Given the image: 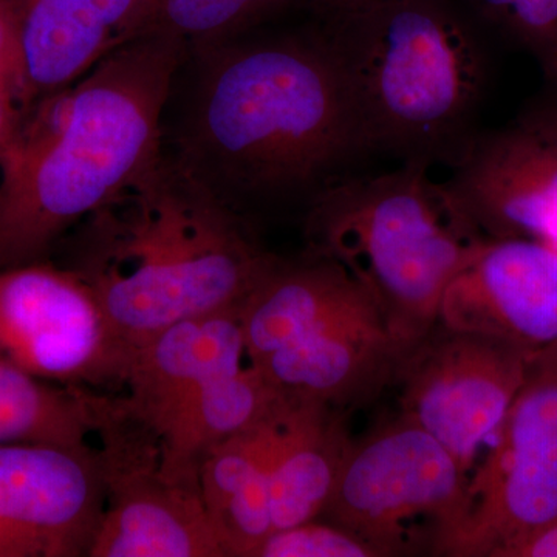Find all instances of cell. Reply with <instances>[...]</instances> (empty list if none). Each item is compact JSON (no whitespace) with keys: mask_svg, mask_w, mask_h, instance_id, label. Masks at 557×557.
I'll return each mask as SVG.
<instances>
[{"mask_svg":"<svg viewBox=\"0 0 557 557\" xmlns=\"http://www.w3.org/2000/svg\"><path fill=\"white\" fill-rule=\"evenodd\" d=\"M252 30L185 44L161 119V152L247 222L259 209L309 208L368 152L324 28Z\"/></svg>","mask_w":557,"mask_h":557,"instance_id":"obj_1","label":"cell"},{"mask_svg":"<svg viewBox=\"0 0 557 557\" xmlns=\"http://www.w3.org/2000/svg\"><path fill=\"white\" fill-rule=\"evenodd\" d=\"M183 46L157 28L33 106L0 161V271L50 260L70 231L160 160Z\"/></svg>","mask_w":557,"mask_h":557,"instance_id":"obj_2","label":"cell"},{"mask_svg":"<svg viewBox=\"0 0 557 557\" xmlns=\"http://www.w3.org/2000/svg\"><path fill=\"white\" fill-rule=\"evenodd\" d=\"M60 249L132 348L175 322L239 307L276 258L163 152Z\"/></svg>","mask_w":557,"mask_h":557,"instance_id":"obj_3","label":"cell"},{"mask_svg":"<svg viewBox=\"0 0 557 557\" xmlns=\"http://www.w3.org/2000/svg\"><path fill=\"white\" fill-rule=\"evenodd\" d=\"M368 150L456 163L474 137L490 60L458 0H369L324 27Z\"/></svg>","mask_w":557,"mask_h":557,"instance_id":"obj_4","label":"cell"},{"mask_svg":"<svg viewBox=\"0 0 557 557\" xmlns=\"http://www.w3.org/2000/svg\"><path fill=\"white\" fill-rule=\"evenodd\" d=\"M306 233L310 252L369 293L406 355L438 324L446 288L483 239L420 163L332 183L307 208Z\"/></svg>","mask_w":557,"mask_h":557,"instance_id":"obj_5","label":"cell"},{"mask_svg":"<svg viewBox=\"0 0 557 557\" xmlns=\"http://www.w3.org/2000/svg\"><path fill=\"white\" fill-rule=\"evenodd\" d=\"M469 474L438 440L401 413L354 442L319 520L379 557L449 556Z\"/></svg>","mask_w":557,"mask_h":557,"instance_id":"obj_6","label":"cell"},{"mask_svg":"<svg viewBox=\"0 0 557 557\" xmlns=\"http://www.w3.org/2000/svg\"><path fill=\"white\" fill-rule=\"evenodd\" d=\"M557 519V347L531 358L490 449L469 475L449 556L498 557Z\"/></svg>","mask_w":557,"mask_h":557,"instance_id":"obj_7","label":"cell"},{"mask_svg":"<svg viewBox=\"0 0 557 557\" xmlns=\"http://www.w3.org/2000/svg\"><path fill=\"white\" fill-rule=\"evenodd\" d=\"M135 348L75 271L53 260L0 271V358L33 379L124 388Z\"/></svg>","mask_w":557,"mask_h":557,"instance_id":"obj_8","label":"cell"},{"mask_svg":"<svg viewBox=\"0 0 557 557\" xmlns=\"http://www.w3.org/2000/svg\"><path fill=\"white\" fill-rule=\"evenodd\" d=\"M533 357L493 336L437 324L399 364V413L438 440L471 475Z\"/></svg>","mask_w":557,"mask_h":557,"instance_id":"obj_9","label":"cell"},{"mask_svg":"<svg viewBox=\"0 0 557 557\" xmlns=\"http://www.w3.org/2000/svg\"><path fill=\"white\" fill-rule=\"evenodd\" d=\"M100 449L108 498L87 557H225L199 487L161 472L149 431L123 417Z\"/></svg>","mask_w":557,"mask_h":557,"instance_id":"obj_10","label":"cell"},{"mask_svg":"<svg viewBox=\"0 0 557 557\" xmlns=\"http://www.w3.org/2000/svg\"><path fill=\"white\" fill-rule=\"evenodd\" d=\"M446 183L483 239H528L557 251V104L475 134Z\"/></svg>","mask_w":557,"mask_h":557,"instance_id":"obj_11","label":"cell"},{"mask_svg":"<svg viewBox=\"0 0 557 557\" xmlns=\"http://www.w3.org/2000/svg\"><path fill=\"white\" fill-rule=\"evenodd\" d=\"M106 498L100 446L0 445V557L89 556Z\"/></svg>","mask_w":557,"mask_h":557,"instance_id":"obj_12","label":"cell"},{"mask_svg":"<svg viewBox=\"0 0 557 557\" xmlns=\"http://www.w3.org/2000/svg\"><path fill=\"white\" fill-rule=\"evenodd\" d=\"M438 324L537 355L557 347V251L528 239H482L446 288Z\"/></svg>","mask_w":557,"mask_h":557,"instance_id":"obj_13","label":"cell"},{"mask_svg":"<svg viewBox=\"0 0 557 557\" xmlns=\"http://www.w3.org/2000/svg\"><path fill=\"white\" fill-rule=\"evenodd\" d=\"M405 357L380 311L368 310L311 330L251 366L289 399L347 410L394 384Z\"/></svg>","mask_w":557,"mask_h":557,"instance_id":"obj_14","label":"cell"},{"mask_svg":"<svg viewBox=\"0 0 557 557\" xmlns=\"http://www.w3.org/2000/svg\"><path fill=\"white\" fill-rule=\"evenodd\" d=\"M30 104L161 27L153 0H16ZM30 108V109H32Z\"/></svg>","mask_w":557,"mask_h":557,"instance_id":"obj_15","label":"cell"},{"mask_svg":"<svg viewBox=\"0 0 557 557\" xmlns=\"http://www.w3.org/2000/svg\"><path fill=\"white\" fill-rule=\"evenodd\" d=\"M245 357L239 307L175 322L135 348L124 410L157 438L196 392L244 368Z\"/></svg>","mask_w":557,"mask_h":557,"instance_id":"obj_16","label":"cell"},{"mask_svg":"<svg viewBox=\"0 0 557 557\" xmlns=\"http://www.w3.org/2000/svg\"><path fill=\"white\" fill-rule=\"evenodd\" d=\"M379 309L339 263L309 255L274 258L239 306L249 364L296 343L333 319Z\"/></svg>","mask_w":557,"mask_h":557,"instance_id":"obj_17","label":"cell"},{"mask_svg":"<svg viewBox=\"0 0 557 557\" xmlns=\"http://www.w3.org/2000/svg\"><path fill=\"white\" fill-rule=\"evenodd\" d=\"M354 440L346 410L293 399L278 424L269 468L273 531L318 519L324 511Z\"/></svg>","mask_w":557,"mask_h":557,"instance_id":"obj_18","label":"cell"},{"mask_svg":"<svg viewBox=\"0 0 557 557\" xmlns=\"http://www.w3.org/2000/svg\"><path fill=\"white\" fill-rule=\"evenodd\" d=\"M292 401L255 366L220 376L196 392L161 429V472L199 487L200 463L209 449L281 417Z\"/></svg>","mask_w":557,"mask_h":557,"instance_id":"obj_19","label":"cell"},{"mask_svg":"<svg viewBox=\"0 0 557 557\" xmlns=\"http://www.w3.org/2000/svg\"><path fill=\"white\" fill-rule=\"evenodd\" d=\"M123 413L120 398L33 379L0 358V445L53 443L94 449V435Z\"/></svg>","mask_w":557,"mask_h":557,"instance_id":"obj_20","label":"cell"},{"mask_svg":"<svg viewBox=\"0 0 557 557\" xmlns=\"http://www.w3.org/2000/svg\"><path fill=\"white\" fill-rule=\"evenodd\" d=\"M287 410L219 443L201 460V500L215 530L237 544L260 541L273 528L269 468L278 424Z\"/></svg>","mask_w":557,"mask_h":557,"instance_id":"obj_21","label":"cell"},{"mask_svg":"<svg viewBox=\"0 0 557 557\" xmlns=\"http://www.w3.org/2000/svg\"><path fill=\"white\" fill-rule=\"evenodd\" d=\"M161 27L185 44L215 42L240 35L293 3L310 0H153Z\"/></svg>","mask_w":557,"mask_h":557,"instance_id":"obj_22","label":"cell"},{"mask_svg":"<svg viewBox=\"0 0 557 557\" xmlns=\"http://www.w3.org/2000/svg\"><path fill=\"white\" fill-rule=\"evenodd\" d=\"M479 24L536 58L547 79L557 73V0H468Z\"/></svg>","mask_w":557,"mask_h":557,"instance_id":"obj_23","label":"cell"},{"mask_svg":"<svg viewBox=\"0 0 557 557\" xmlns=\"http://www.w3.org/2000/svg\"><path fill=\"white\" fill-rule=\"evenodd\" d=\"M255 557H379L375 549L343 528L310 520L273 531Z\"/></svg>","mask_w":557,"mask_h":557,"instance_id":"obj_24","label":"cell"},{"mask_svg":"<svg viewBox=\"0 0 557 557\" xmlns=\"http://www.w3.org/2000/svg\"><path fill=\"white\" fill-rule=\"evenodd\" d=\"M0 78L16 91L25 112L28 113L32 108L30 91L16 0H0Z\"/></svg>","mask_w":557,"mask_h":557,"instance_id":"obj_25","label":"cell"},{"mask_svg":"<svg viewBox=\"0 0 557 557\" xmlns=\"http://www.w3.org/2000/svg\"><path fill=\"white\" fill-rule=\"evenodd\" d=\"M25 115L27 112L16 91L0 78V161L5 159L13 149L14 143L20 137Z\"/></svg>","mask_w":557,"mask_h":557,"instance_id":"obj_26","label":"cell"},{"mask_svg":"<svg viewBox=\"0 0 557 557\" xmlns=\"http://www.w3.org/2000/svg\"><path fill=\"white\" fill-rule=\"evenodd\" d=\"M498 557H557V519L523 534Z\"/></svg>","mask_w":557,"mask_h":557,"instance_id":"obj_27","label":"cell"},{"mask_svg":"<svg viewBox=\"0 0 557 557\" xmlns=\"http://www.w3.org/2000/svg\"><path fill=\"white\" fill-rule=\"evenodd\" d=\"M310 2L314 3L319 10L324 11L327 16H332V14L343 13V11L362 5L369 0H310Z\"/></svg>","mask_w":557,"mask_h":557,"instance_id":"obj_28","label":"cell"},{"mask_svg":"<svg viewBox=\"0 0 557 557\" xmlns=\"http://www.w3.org/2000/svg\"><path fill=\"white\" fill-rule=\"evenodd\" d=\"M548 83L552 84L553 87V102H556L557 104V73L553 78L548 79Z\"/></svg>","mask_w":557,"mask_h":557,"instance_id":"obj_29","label":"cell"}]
</instances>
